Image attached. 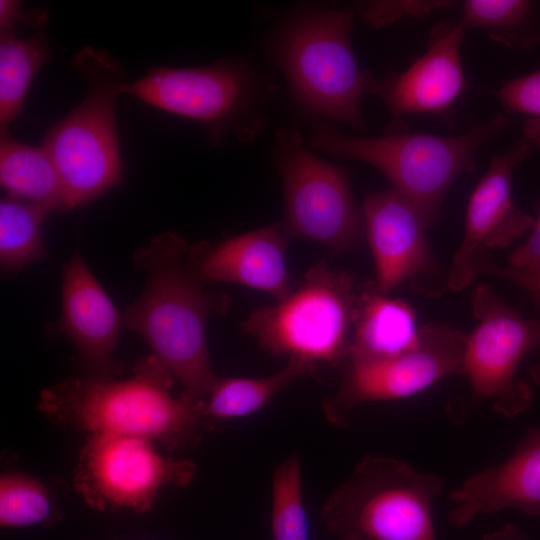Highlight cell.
<instances>
[{
    "label": "cell",
    "mask_w": 540,
    "mask_h": 540,
    "mask_svg": "<svg viewBox=\"0 0 540 540\" xmlns=\"http://www.w3.org/2000/svg\"><path fill=\"white\" fill-rule=\"evenodd\" d=\"M189 246L179 234L165 232L134 253L133 262L147 280L126 308L123 324L146 341L183 391L205 398L218 379L208 355L207 321L212 314L223 315L230 299L205 289L189 264Z\"/></svg>",
    "instance_id": "1"
},
{
    "label": "cell",
    "mask_w": 540,
    "mask_h": 540,
    "mask_svg": "<svg viewBox=\"0 0 540 540\" xmlns=\"http://www.w3.org/2000/svg\"><path fill=\"white\" fill-rule=\"evenodd\" d=\"M173 377L153 355L142 358L127 379L71 376L41 392L38 410L55 422L88 431L144 438L166 450L194 447L209 429L205 398L170 389Z\"/></svg>",
    "instance_id": "2"
},
{
    "label": "cell",
    "mask_w": 540,
    "mask_h": 540,
    "mask_svg": "<svg viewBox=\"0 0 540 540\" xmlns=\"http://www.w3.org/2000/svg\"><path fill=\"white\" fill-rule=\"evenodd\" d=\"M509 126L510 119L500 114L456 136L394 131L379 137H356L318 123L309 143L327 154L378 169L430 227L439 220L444 197L455 178L474 171L477 151Z\"/></svg>",
    "instance_id": "3"
},
{
    "label": "cell",
    "mask_w": 540,
    "mask_h": 540,
    "mask_svg": "<svg viewBox=\"0 0 540 540\" xmlns=\"http://www.w3.org/2000/svg\"><path fill=\"white\" fill-rule=\"evenodd\" d=\"M74 62L89 92L50 127L41 146L58 171L68 209L90 203L123 180L114 99L127 84L123 67L106 52L89 47Z\"/></svg>",
    "instance_id": "4"
},
{
    "label": "cell",
    "mask_w": 540,
    "mask_h": 540,
    "mask_svg": "<svg viewBox=\"0 0 540 540\" xmlns=\"http://www.w3.org/2000/svg\"><path fill=\"white\" fill-rule=\"evenodd\" d=\"M358 297L352 275L320 261L283 300L253 310L241 327L273 355L299 358L316 366H345Z\"/></svg>",
    "instance_id": "5"
},
{
    "label": "cell",
    "mask_w": 540,
    "mask_h": 540,
    "mask_svg": "<svg viewBox=\"0 0 540 540\" xmlns=\"http://www.w3.org/2000/svg\"><path fill=\"white\" fill-rule=\"evenodd\" d=\"M443 485L439 477L391 457L367 456L326 499L328 531L370 540H437L432 510Z\"/></svg>",
    "instance_id": "6"
},
{
    "label": "cell",
    "mask_w": 540,
    "mask_h": 540,
    "mask_svg": "<svg viewBox=\"0 0 540 540\" xmlns=\"http://www.w3.org/2000/svg\"><path fill=\"white\" fill-rule=\"evenodd\" d=\"M354 14L349 7L303 12L283 32L278 59L302 107L362 130L361 97L371 74L353 53Z\"/></svg>",
    "instance_id": "7"
},
{
    "label": "cell",
    "mask_w": 540,
    "mask_h": 540,
    "mask_svg": "<svg viewBox=\"0 0 540 540\" xmlns=\"http://www.w3.org/2000/svg\"><path fill=\"white\" fill-rule=\"evenodd\" d=\"M272 156L283 186L282 223L290 238L314 241L333 253L358 247L366 237L365 223L348 173L313 154L292 127L277 131Z\"/></svg>",
    "instance_id": "8"
},
{
    "label": "cell",
    "mask_w": 540,
    "mask_h": 540,
    "mask_svg": "<svg viewBox=\"0 0 540 540\" xmlns=\"http://www.w3.org/2000/svg\"><path fill=\"white\" fill-rule=\"evenodd\" d=\"M196 465L157 452L144 438L110 433H90L75 468L76 491L96 510H150L168 486H186Z\"/></svg>",
    "instance_id": "9"
},
{
    "label": "cell",
    "mask_w": 540,
    "mask_h": 540,
    "mask_svg": "<svg viewBox=\"0 0 540 540\" xmlns=\"http://www.w3.org/2000/svg\"><path fill=\"white\" fill-rule=\"evenodd\" d=\"M471 308L478 323L467 335L462 375L475 403L490 401L495 412L513 418L532 404L531 388L515 374L526 354L540 350V321L526 319L489 285L475 288Z\"/></svg>",
    "instance_id": "10"
},
{
    "label": "cell",
    "mask_w": 540,
    "mask_h": 540,
    "mask_svg": "<svg viewBox=\"0 0 540 540\" xmlns=\"http://www.w3.org/2000/svg\"><path fill=\"white\" fill-rule=\"evenodd\" d=\"M466 342L467 335L457 328L427 324L420 327L416 345L400 356L376 363L346 364L338 391L324 402L326 419L343 427L364 402L407 398L448 375H462Z\"/></svg>",
    "instance_id": "11"
},
{
    "label": "cell",
    "mask_w": 540,
    "mask_h": 540,
    "mask_svg": "<svg viewBox=\"0 0 540 540\" xmlns=\"http://www.w3.org/2000/svg\"><path fill=\"white\" fill-rule=\"evenodd\" d=\"M251 73L236 62L205 67H155L125 93L159 109L216 125L245 124L256 103Z\"/></svg>",
    "instance_id": "12"
},
{
    "label": "cell",
    "mask_w": 540,
    "mask_h": 540,
    "mask_svg": "<svg viewBox=\"0 0 540 540\" xmlns=\"http://www.w3.org/2000/svg\"><path fill=\"white\" fill-rule=\"evenodd\" d=\"M531 148L522 138L494 155L472 191L463 239L447 277L449 290L458 292L469 287L477 278L488 250L508 247L532 228L534 219L514 204L511 191L513 170L528 157Z\"/></svg>",
    "instance_id": "13"
},
{
    "label": "cell",
    "mask_w": 540,
    "mask_h": 540,
    "mask_svg": "<svg viewBox=\"0 0 540 540\" xmlns=\"http://www.w3.org/2000/svg\"><path fill=\"white\" fill-rule=\"evenodd\" d=\"M362 213L379 291L388 294L409 281L421 292H439L433 285L438 265L426 235L429 226L418 209L389 188L368 193Z\"/></svg>",
    "instance_id": "14"
},
{
    "label": "cell",
    "mask_w": 540,
    "mask_h": 540,
    "mask_svg": "<svg viewBox=\"0 0 540 540\" xmlns=\"http://www.w3.org/2000/svg\"><path fill=\"white\" fill-rule=\"evenodd\" d=\"M464 30L459 23L437 25L421 57L400 74H371L366 94L379 97L396 120L414 113L448 115L466 86L461 63Z\"/></svg>",
    "instance_id": "15"
},
{
    "label": "cell",
    "mask_w": 540,
    "mask_h": 540,
    "mask_svg": "<svg viewBox=\"0 0 540 540\" xmlns=\"http://www.w3.org/2000/svg\"><path fill=\"white\" fill-rule=\"evenodd\" d=\"M282 222L251 230L211 245L189 246L188 261L206 284L229 282L283 300L292 290L286 265L290 241Z\"/></svg>",
    "instance_id": "16"
},
{
    "label": "cell",
    "mask_w": 540,
    "mask_h": 540,
    "mask_svg": "<svg viewBox=\"0 0 540 540\" xmlns=\"http://www.w3.org/2000/svg\"><path fill=\"white\" fill-rule=\"evenodd\" d=\"M449 498L454 528L509 508L540 519V427L528 429L508 458L468 477Z\"/></svg>",
    "instance_id": "17"
},
{
    "label": "cell",
    "mask_w": 540,
    "mask_h": 540,
    "mask_svg": "<svg viewBox=\"0 0 540 540\" xmlns=\"http://www.w3.org/2000/svg\"><path fill=\"white\" fill-rule=\"evenodd\" d=\"M122 324L117 307L76 252L63 268L58 328L76 346L87 373L116 371L111 357Z\"/></svg>",
    "instance_id": "18"
},
{
    "label": "cell",
    "mask_w": 540,
    "mask_h": 540,
    "mask_svg": "<svg viewBox=\"0 0 540 540\" xmlns=\"http://www.w3.org/2000/svg\"><path fill=\"white\" fill-rule=\"evenodd\" d=\"M416 314L404 300L391 298L369 281L359 288L350 364L386 361L412 349L419 338Z\"/></svg>",
    "instance_id": "19"
},
{
    "label": "cell",
    "mask_w": 540,
    "mask_h": 540,
    "mask_svg": "<svg viewBox=\"0 0 540 540\" xmlns=\"http://www.w3.org/2000/svg\"><path fill=\"white\" fill-rule=\"evenodd\" d=\"M0 183L7 196L44 206L68 209L58 171L43 147L25 145L1 129Z\"/></svg>",
    "instance_id": "20"
},
{
    "label": "cell",
    "mask_w": 540,
    "mask_h": 540,
    "mask_svg": "<svg viewBox=\"0 0 540 540\" xmlns=\"http://www.w3.org/2000/svg\"><path fill=\"white\" fill-rule=\"evenodd\" d=\"M316 373V365L299 358H288L281 370L266 377L218 378L204 402L203 415L207 425L212 429L214 423L253 414L285 388Z\"/></svg>",
    "instance_id": "21"
},
{
    "label": "cell",
    "mask_w": 540,
    "mask_h": 540,
    "mask_svg": "<svg viewBox=\"0 0 540 540\" xmlns=\"http://www.w3.org/2000/svg\"><path fill=\"white\" fill-rule=\"evenodd\" d=\"M459 24L479 28L493 41L511 49L540 42V2L530 0H466Z\"/></svg>",
    "instance_id": "22"
},
{
    "label": "cell",
    "mask_w": 540,
    "mask_h": 540,
    "mask_svg": "<svg viewBox=\"0 0 540 540\" xmlns=\"http://www.w3.org/2000/svg\"><path fill=\"white\" fill-rule=\"evenodd\" d=\"M50 58L49 43L42 33L18 39L14 30H0L1 129L20 114L31 81Z\"/></svg>",
    "instance_id": "23"
},
{
    "label": "cell",
    "mask_w": 540,
    "mask_h": 540,
    "mask_svg": "<svg viewBox=\"0 0 540 540\" xmlns=\"http://www.w3.org/2000/svg\"><path fill=\"white\" fill-rule=\"evenodd\" d=\"M49 209L9 196L0 202V263L5 272H17L44 258L42 226Z\"/></svg>",
    "instance_id": "24"
},
{
    "label": "cell",
    "mask_w": 540,
    "mask_h": 540,
    "mask_svg": "<svg viewBox=\"0 0 540 540\" xmlns=\"http://www.w3.org/2000/svg\"><path fill=\"white\" fill-rule=\"evenodd\" d=\"M271 532L272 540H309L301 461L296 454L280 463L273 475Z\"/></svg>",
    "instance_id": "25"
},
{
    "label": "cell",
    "mask_w": 540,
    "mask_h": 540,
    "mask_svg": "<svg viewBox=\"0 0 540 540\" xmlns=\"http://www.w3.org/2000/svg\"><path fill=\"white\" fill-rule=\"evenodd\" d=\"M52 511L49 493L37 479L7 473L0 480V524L21 527L46 520Z\"/></svg>",
    "instance_id": "26"
},
{
    "label": "cell",
    "mask_w": 540,
    "mask_h": 540,
    "mask_svg": "<svg viewBox=\"0 0 540 540\" xmlns=\"http://www.w3.org/2000/svg\"><path fill=\"white\" fill-rule=\"evenodd\" d=\"M497 94L507 112L526 117L523 139L540 151V69L505 82Z\"/></svg>",
    "instance_id": "27"
},
{
    "label": "cell",
    "mask_w": 540,
    "mask_h": 540,
    "mask_svg": "<svg viewBox=\"0 0 540 540\" xmlns=\"http://www.w3.org/2000/svg\"><path fill=\"white\" fill-rule=\"evenodd\" d=\"M528 240L509 257L508 266L500 267L485 259L479 273H488L520 285L540 279V203L537 219L534 220Z\"/></svg>",
    "instance_id": "28"
},
{
    "label": "cell",
    "mask_w": 540,
    "mask_h": 540,
    "mask_svg": "<svg viewBox=\"0 0 540 540\" xmlns=\"http://www.w3.org/2000/svg\"><path fill=\"white\" fill-rule=\"evenodd\" d=\"M452 1H366L358 4L361 17L373 27H382L404 17H421L453 5Z\"/></svg>",
    "instance_id": "29"
},
{
    "label": "cell",
    "mask_w": 540,
    "mask_h": 540,
    "mask_svg": "<svg viewBox=\"0 0 540 540\" xmlns=\"http://www.w3.org/2000/svg\"><path fill=\"white\" fill-rule=\"evenodd\" d=\"M46 19V12L43 10L21 11L18 1H0V30H14V23L17 21L39 26Z\"/></svg>",
    "instance_id": "30"
},
{
    "label": "cell",
    "mask_w": 540,
    "mask_h": 540,
    "mask_svg": "<svg viewBox=\"0 0 540 540\" xmlns=\"http://www.w3.org/2000/svg\"><path fill=\"white\" fill-rule=\"evenodd\" d=\"M482 540H529V538L519 526L507 523L500 529L485 534Z\"/></svg>",
    "instance_id": "31"
},
{
    "label": "cell",
    "mask_w": 540,
    "mask_h": 540,
    "mask_svg": "<svg viewBox=\"0 0 540 540\" xmlns=\"http://www.w3.org/2000/svg\"><path fill=\"white\" fill-rule=\"evenodd\" d=\"M528 293L529 297L540 307V279L524 282L519 285ZM532 380L540 385V358L530 370Z\"/></svg>",
    "instance_id": "32"
},
{
    "label": "cell",
    "mask_w": 540,
    "mask_h": 540,
    "mask_svg": "<svg viewBox=\"0 0 540 540\" xmlns=\"http://www.w3.org/2000/svg\"><path fill=\"white\" fill-rule=\"evenodd\" d=\"M340 540H370L362 535L350 533L341 537Z\"/></svg>",
    "instance_id": "33"
}]
</instances>
